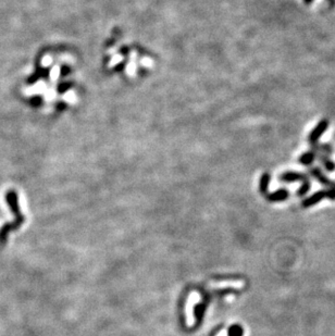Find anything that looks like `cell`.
Masks as SVG:
<instances>
[{
    "label": "cell",
    "mask_w": 335,
    "mask_h": 336,
    "mask_svg": "<svg viewBox=\"0 0 335 336\" xmlns=\"http://www.w3.org/2000/svg\"><path fill=\"white\" fill-rule=\"evenodd\" d=\"M325 197H327L331 200H335V187H331L330 189H327V190L317 191V193H315L312 196H310L309 198H307V199H305L303 201V207L308 208V207H310V206H313V205L320 203Z\"/></svg>",
    "instance_id": "cell-2"
},
{
    "label": "cell",
    "mask_w": 335,
    "mask_h": 336,
    "mask_svg": "<svg viewBox=\"0 0 335 336\" xmlns=\"http://www.w3.org/2000/svg\"><path fill=\"white\" fill-rule=\"evenodd\" d=\"M327 127H329V121H327V119H322L318 123L309 134L308 142L310 143V145H315V144L318 143L319 139L325 133Z\"/></svg>",
    "instance_id": "cell-3"
},
{
    "label": "cell",
    "mask_w": 335,
    "mask_h": 336,
    "mask_svg": "<svg viewBox=\"0 0 335 336\" xmlns=\"http://www.w3.org/2000/svg\"><path fill=\"white\" fill-rule=\"evenodd\" d=\"M311 147H312V150L322 153L323 155L333 154V148L331 145H329V144H321V145H319V144L317 143L315 144V145H311Z\"/></svg>",
    "instance_id": "cell-10"
},
{
    "label": "cell",
    "mask_w": 335,
    "mask_h": 336,
    "mask_svg": "<svg viewBox=\"0 0 335 336\" xmlns=\"http://www.w3.org/2000/svg\"><path fill=\"white\" fill-rule=\"evenodd\" d=\"M280 180L285 183H293V182H297V181H302L303 183L309 182L308 176L303 173L295 172V171H288V172H284L280 175Z\"/></svg>",
    "instance_id": "cell-4"
},
{
    "label": "cell",
    "mask_w": 335,
    "mask_h": 336,
    "mask_svg": "<svg viewBox=\"0 0 335 336\" xmlns=\"http://www.w3.org/2000/svg\"><path fill=\"white\" fill-rule=\"evenodd\" d=\"M6 201L9 205L12 214L15 215L16 220L10 223H6L2 229H0V245L2 246L6 244L7 238H8V235L10 233L20 229L21 226H22L23 222L25 221V218L20 210L18 194L15 190H9L8 193L6 194Z\"/></svg>",
    "instance_id": "cell-1"
},
{
    "label": "cell",
    "mask_w": 335,
    "mask_h": 336,
    "mask_svg": "<svg viewBox=\"0 0 335 336\" xmlns=\"http://www.w3.org/2000/svg\"><path fill=\"white\" fill-rule=\"evenodd\" d=\"M318 159L322 162V164L324 166V168L327 170V171H334L335 170V163L329 159V157H326V155H323V154H321V155H318Z\"/></svg>",
    "instance_id": "cell-11"
},
{
    "label": "cell",
    "mask_w": 335,
    "mask_h": 336,
    "mask_svg": "<svg viewBox=\"0 0 335 336\" xmlns=\"http://www.w3.org/2000/svg\"><path fill=\"white\" fill-rule=\"evenodd\" d=\"M288 197H289V191L285 188L277 189L274 193L267 195L269 201H284L285 199H288Z\"/></svg>",
    "instance_id": "cell-6"
},
{
    "label": "cell",
    "mask_w": 335,
    "mask_h": 336,
    "mask_svg": "<svg viewBox=\"0 0 335 336\" xmlns=\"http://www.w3.org/2000/svg\"><path fill=\"white\" fill-rule=\"evenodd\" d=\"M208 305V298L206 297L202 303L198 304L196 307H195V318H196L197 322H200L202 320V317H204L205 310Z\"/></svg>",
    "instance_id": "cell-8"
},
{
    "label": "cell",
    "mask_w": 335,
    "mask_h": 336,
    "mask_svg": "<svg viewBox=\"0 0 335 336\" xmlns=\"http://www.w3.org/2000/svg\"><path fill=\"white\" fill-rule=\"evenodd\" d=\"M327 2H329L330 7H332V8H333V7L335 6V0H327Z\"/></svg>",
    "instance_id": "cell-13"
},
{
    "label": "cell",
    "mask_w": 335,
    "mask_h": 336,
    "mask_svg": "<svg viewBox=\"0 0 335 336\" xmlns=\"http://www.w3.org/2000/svg\"><path fill=\"white\" fill-rule=\"evenodd\" d=\"M244 331L241 325H232L229 328V336H243Z\"/></svg>",
    "instance_id": "cell-12"
},
{
    "label": "cell",
    "mask_w": 335,
    "mask_h": 336,
    "mask_svg": "<svg viewBox=\"0 0 335 336\" xmlns=\"http://www.w3.org/2000/svg\"><path fill=\"white\" fill-rule=\"evenodd\" d=\"M318 158V154L315 150H310V152L304 153L301 157H299V162L304 166H309L313 161H315Z\"/></svg>",
    "instance_id": "cell-7"
},
{
    "label": "cell",
    "mask_w": 335,
    "mask_h": 336,
    "mask_svg": "<svg viewBox=\"0 0 335 336\" xmlns=\"http://www.w3.org/2000/svg\"><path fill=\"white\" fill-rule=\"evenodd\" d=\"M310 173L313 177H316V179L321 183L325 185V186H330V187H335V183H333L332 181H330L327 177L321 172V170L319 168H312L310 169Z\"/></svg>",
    "instance_id": "cell-5"
},
{
    "label": "cell",
    "mask_w": 335,
    "mask_h": 336,
    "mask_svg": "<svg viewBox=\"0 0 335 336\" xmlns=\"http://www.w3.org/2000/svg\"><path fill=\"white\" fill-rule=\"evenodd\" d=\"M270 180H271V176L269 173H263L260 177V182H259V190L260 193L266 195L267 191H268V187H269V184H270Z\"/></svg>",
    "instance_id": "cell-9"
},
{
    "label": "cell",
    "mask_w": 335,
    "mask_h": 336,
    "mask_svg": "<svg viewBox=\"0 0 335 336\" xmlns=\"http://www.w3.org/2000/svg\"><path fill=\"white\" fill-rule=\"evenodd\" d=\"M313 2V0H304V3L305 4H307V5H309V4H311Z\"/></svg>",
    "instance_id": "cell-14"
}]
</instances>
